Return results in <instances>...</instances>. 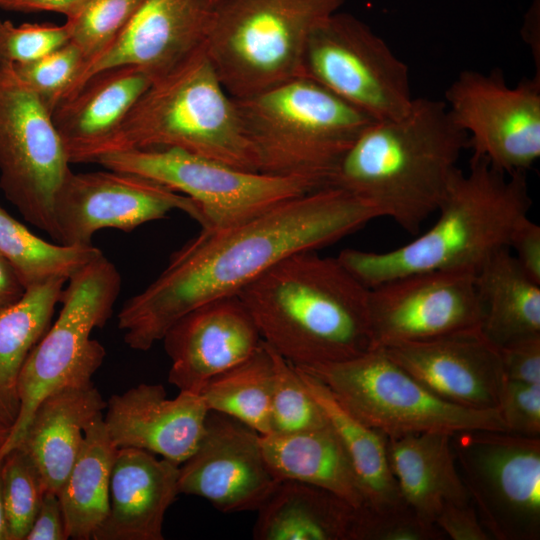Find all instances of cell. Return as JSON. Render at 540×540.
Wrapping results in <instances>:
<instances>
[{
  "mask_svg": "<svg viewBox=\"0 0 540 540\" xmlns=\"http://www.w3.org/2000/svg\"><path fill=\"white\" fill-rule=\"evenodd\" d=\"M260 442L267 464L279 481L322 488L357 509L366 505L348 456L329 423L303 432L260 435Z\"/></svg>",
  "mask_w": 540,
  "mask_h": 540,
  "instance_id": "cell-26",
  "label": "cell"
},
{
  "mask_svg": "<svg viewBox=\"0 0 540 540\" xmlns=\"http://www.w3.org/2000/svg\"><path fill=\"white\" fill-rule=\"evenodd\" d=\"M269 348L273 359L270 433H297L327 426L324 412L304 386L296 367Z\"/></svg>",
  "mask_w": 540,
  "mask_h": 540,
  "instance_id": "cell-34",
  "label": "cell"
},
{
  "mask_svg": "<svg viewBox=\"0 0 540 540\" xmlns=\"http://www.w3.org/2000/svg\"><path fill=\"white\" fill-rule=\"evenodd\" d=\"M272 381V354L262 340L253 355L214 376L200 394L210 411L233 417L266 435L271 432Z\"/></svg>",
  "mask_w": 540,
  "mask_h": 540,
  "instance_id": "cell-32",
  "label": "cell"
},
{
  "mask_svg": "<svg viewBox=\"0 0 540 540\" xmlns=\"http://www.w3.org/2000/svg\"><path fill=\"white\" fill-rule=\"evenodd\" d=\"M209 4L212 6L213 10L216 8L221 2L224 0H207Z\"/></svg>",
  "mask_w": 540,
  "mask_h": 540,
  "instance_id": "cell-50",
  "label": "cell"
},
{
  "mask_svg": "<svg viewBox=\"0 0 540 540\" xmlns=\"http://www.w3.org/2000/svg\"><path fill=\"white\" fill-rule=\"evenodd\" d=\"M280 481L264 457L260 434L228 415L208 412L196 450L179 465V494L223 513L258 510Z\"/></svg>",
  "mask_w": 540,
  "mask_h": 540,
  "instance_id": "cell-17",
  "label": "cell"
},
{
  "mask_svg": "<svg viewBox=\"0 0 540 540\" xmlns=\"http://www.w3.org/2000/svg\"><path fill=\"white\" fill-rule=\"evenodd\" d=\"M380 348L447 402L479 410L499 407L506 379L498 347L481 329Z\"/></svg>",
  "mask_w": 540,
  "mask_h": 540,
  "instance_id": "cell-20",
  "label": "cell"
},
{
  "mask_svg": "<svg viewBox=\"0 0 540 540\" xmlns=\"http://www.w3.org/2000/svg\"><path fill=\"white\" fill-rule=\"evenodd\" d=\"M106 169L133 173L191 198L202 230L243 223L274 206L322 186L310 179L242 170L177 148L133 149L98 157Z\"/></svg>",
  "mask_w": 540,
  "mask_h": 540,
  "instance_id": "cell-10",
  "label": "cell"
},
{
  "mask_svg": "<svg viewBox=\"0 0 540 540\" xmlns=\"http://www.w3.org/2000/svg\"><path fill=\"white\" fill-rule=\"evenodd\" d=\"M526 172L505 173L481 157L459 169L437 221L413 241L385 252L345 249L339 261L367 288L404 275L477 268L502 248L528 216Z\"/></svg>",
  "mask_w": 540,
  "mask_h": 540,
  "instance_id": "cell-4",
  "label": "cell"
},
{
  "mask_svg": "<svg viewBox=\"0 0 540 540\" xmlns=\"http://www.w3.org/2000/svg\"><path fill=\"white\" fill-rule=\"evenodd\" d=\"M104 424L118 448H137L178 465L198 447L209 412L201 394L180 391L170 399L163 385L141 383L106 402Z\"/></svg>",
  "mask_w": 540,
  "mask_h": 540,
  "instance_id": "cell-21",
  "label": "cell"
},
{
  "mask_svg": "<svg viewBox=\"0 0 540 540\" xmlns=\"http://www.w3.org/2000/svg\"><path fill=\"white\" fill-rule=\"evenodd\" d=\"M10 433V428L0 422V448L6 442Z\"/></svg>",
  "mask_w": 540,
  "mask_h": 540,
  "instance_id": "cell-49",
  "label": "cell"
},
{
  "mask_svg": "<svg viewBox=\"0 0 540 540\" xmlns=\"http://www.w3.org/2000/svg\"><path fill=\"white\" fill-rule=\"evenodd\" d=\"M83 0H0V9L12 12H55L71 16Z\"/></svg>",
  "mask_w": 540,
  "mask_h": 540,
  "instance_id": "cell-45",
  "label": "cell"
},
{
  "mask_svg": "<svg viewBox=\"0 0 540 540\" xmlns=\"http://www.w3.org/2000/svg\"><path fill=\"white\" fill-rule=\"evenodd\" d=\"M69 539L58 495L45 492L25 540Z\"/></svg>",
  "mask_w": 540,
  "mask_h": 540,
  "instance_id": "cell-44",
  "label": "cell"
},
{
  "mask_svg": "<svg viewBox=\"0 0 540 540\" xmlns=\"http://www.w3.org/2000/svg\"><path fill=\"white\" fill-rule=\"evenodd\" d=\"M142 0H83L66 18L70 42L82 52L84 64L99 54L129 22Z\"/></svg>",
  "mask_w": 540,
  "mask_h": 540,
  "instance_id": "cell-36",
  "label": "cell"
},
{
  "mask_svg": "<svg viewBox=\"0 0 540 540\" xmlns=\"http://www.w3.org/2000/svg\"><path fill=\"white\" fill-rule=\"evenodd\" d=\"M382 217L371 202L337 187L284 201L236 226L201 232L118 313L125 343L147 351L183 315L238 293L285 257L333 244Z\"/></svg>",
  "mask_w": 540,
  "mask_h": 540,
  "instance_id": "cell-1",
  "label": "cell"
},
{
  "mask_svg": "<svg viewBox=\"0 0 540 540\" xmlns=\"http://www.w3.org/2000/svg\"><path fill=\"white\" fill-rule=\"evenodd\" d=\"M63 288L58 318L26 358L18 379L20 409L0 448V461L21 439L36 407L58 390L92 384L106 355L91 338L110 319L121 288L116 266L103 254L74 275Z\"/></svg>",
  "mask_w": 540,
  "mask_h": 540,
  "instance_id": "cell-8",
  "label": "cell"
},
{
  "mask_svg": "<svg viewBox=\"0 0 540 540\" xmlns=\"http://www.w3.org/2000/svg\"><path fill=\"white\" fill-rule=\"evenodd\" d=\"M483 306L481 331L497 347L540 334V284L520 267L508 247L475 271Z\"/></svg>",
  "mask_w": 540,
  "mask_h": 540,
  "instance_id": "cell-28",
  "label": "cell"
},
{
  "mask_svg": "<svg viewBox=\"0 0 540 540\" xmlns=\"http://www.w3.org/2000/svg\"><path fill=\"white\" fill-rule=\"evenodd\" d=\"M498 409L508 432L540 437V384L506 380Z\"/></svg>",
  "mask_w": 540,
  "mask_h": 540,
  "instance_id": "cell-40",
  "label": "cell"
},
{
  "mask_svg": "<svg viewBox=\"0 0 540 540\" xmlns=\"http://www.w3.org/2000/svg\"><path fill=\"white\" fill-rule=\"evenodd\" d=\"M181 210L204 224L199 206L188 196L128 172L107 169L70 172L55 199L57 242L90 245L93 235L104 228L124 232L163 219Z\"/></svg>",
  "mask_w": 540,
  "mask_h": 540,
  "instance_id": "cell-16",
  "label": "cell"
},
{
  "mask_svg": "<svg viewBox=\"0 0 540 540\" xmlns=\"http://www.w3.org/2000/svg\"><path fill=\"white\" fill-rule=\"evenodd\" d=\"M298 368L324 383L360 421L388 437L475 429L508 432L498 408L472 409L441 399L380 347L345 361Z\"/></svg>",
  "mask_w": 540,
  "mask_h": 540,
  "instance_id": "cell-9",
  "label": "cell"
},
{
  "mask_svg": "<svg viewBox=\"0 0 540 540\" xmlns=\"http://www.w3.org/2000/svg\"><path fill=\"white\" fill-rule=\"evenodd\" d=\"M162 341L171 360L168 381L179 391L196 394L262 344L258 327L238 295L192 309L166 331Z\"/></svg>",
  "mask_w": 540,
  "mask_h": 540,
  "instance_id": "cell-19",
  "label": "cell"
},
{
  "mask_svg": "<svg viewBox=\"0 0 540 540\" xmlns=\"http://www.w3.org/2000/svg\"><path fill=\"white\" fill-rule=\"evenodd\" d=\"M152 148H177L259 172L235 99L224 88L205 45L155 79L82 163L111 152Z\"/></svg>",
  "mask_w": 540,
  "mask_h": 540,
  "instance_id": "cell-5",
  "label": "cell"
},
{
  "mask_svg": "<svg viewBox=\"0 0 540 540\" xmlns=\"http://www.w3.org/2000/svg\"><path fill=\"white\" fill-rule=\"evenodd\" d=\"M154 79L144 69L122 65L102 70L51 113L70 163L85 154L122 122Z\"/></svg>",
  "mask_w": 540,
  "mask_h": 540,
  "instance_id": "cell-23",
  "label": "cell"
},
{
  "mask_svg": "<svg viewBox=\"0 0 540 540\" xmlns=\"http://www.w3.org/2000/svg\"><path fill=\"white\" fill-rule=\"evenodd\" d=\"M69 164L50 111L12 64H0V188L27 222L55 241V199Z\"/></svg>",
  "mask_w": 540,
  "mask_h": 540,
  "instance_id": "cell-11",
  "label": "cell"
},
{
  "mask_svg": "<svg viewBox=\"0 0 540 540\" xmlns=\"http://www.w3.org/2000/svg\"><path fill=\"white\" fill-rule=\"evenodd\" d=\"M462 480L492 539H540V437L475 429L451 434Z\"/></svg>",
  "mask_w": 540,
  "mask_h": 540,
  "instance_id": "cell-12",
  "label": "cell"
},
{
  "mask_svg": "<svg viewBox=\"0 0 540 540\" xmlns=\"http://www.w3.org/2000/svg\"><path fill=\"white\" fill-rule=\"evenodd\" d=\"M25 292L9 262L0 254V307L19 300Z\"/></svg>",
  "mask_w": 540,
  "mask_h": 540,
  "instance_id": "cell-46",
  "label": "cell"
},
{
  "mask_svg": "<svg viewBox=\"0 0 540 540\" xmlns=\"http://www.w3.org/2000/svg\"><path fill=\"white\" fill-rule=\"evenodd\" d=\"M296 369L344 448L364 494L365 506L385 511L406 504L389 465L385 435L355 417L316 377Z\"/></svg>",
  "mask_w": 540,
  "mask_h": 540,
  "instance_id": "cell-29",
  "label": "cell"
},
{
  "mask_svg": "<svg viewBox=\"0 0 540 540\" xmlns=\"http://www.w3.org/2000/svg\"><path fill=\"white\" fill-rule=\"evenodd\" d=\"M118 449L100 414L85 429L79 453L57 494L69 539H93L104 522Z\"/></svg>",
  "mask_w": 540,
  "mask_h": 540,
  "instance_id": "cell-30",
  "label": "cell"
},
{
  "mask_svg": "<svg viewBox=\"0 0 540 540\" xmlns=\"http://www.w3.org/2000/svg\"><path fill=\"white\" fill-rule=\"evenodd\" d=\"M302 76L377 121L402 117L414 100L408 66L365 22L340 11L311 33Z\"/></svg>",
  "mask_w": 540,
  "mask_h": 540,
  "instance_id": "cell-13",
  "label": "cell"
},
{
  "mask_svg": "<svg viewBox=\"0 0 540 540\" xmlns=\"http://www.w3.org/2000/svg\"><path fill=\"white\" fill-rule=\"evenodd\" d=\"M435 524L453 540H491L481 523L472 501L447 502L438 513Z\"/></svg>",
  "mask_w": 540,
  "mask_h": 540,
  "instance_id": "cell-42",
  "label": "cell"
},
{
  "mask_svg": "<svg viewBox=\"0 0 540 540\" xmlns=\"http://www.w3.org/2000/svg\"><path fill=\"white\" fill-rule=\"evenodd\" d=\"M509 249L523 271L536 283L540 284V227L528 216L521 219L515 226L510 240Z\"/></svg>",
  "mask_w": 540,
  "mask_h": 540,
  "instance_id": "cell-43",
  "label": "cell"
},
{
  "mask_svg": "<svg viewBox=\"0 0 540 540\" xmlns=\"http://www.w3.org/2000/svg\"><path fill=\"white\" fill-rule=\"evenodd\" d=\"M70 42L65 23H25L0 19V64L29 62Z\"/></svg>",
  "mask_w": 540,
  "mask_h": 540,
  "instance_id": "cell-39",
  "label": "cell"
},
{
  "mask_svg": "<svg viewBox=\"0 0 540 540\" xmlns=\"http://www.w3.org/2000/svg\"><path fill=\"white\" fill-rule=\"evenodd\" d=\"M345 0H224L205 43L226 91L243 98L302 76L314 29Z\"/></svg>",
  "mask_w": 540,
  "mask_h": 540,
  "instance_id": "cell-7",
  "label": "cell"
},
{
  "mask_svg": "<svg viewBox=\"0 0 540 540\" xmlns=\"http://www.w3.org/2000/svg\"><path fill=\"white\" fill-rule=\"evenodd\" d=\"M64 278L25 289L14 303L0 307V422L10 429L17 420L18 379L31 350L51 325Z\"/></svg>",
  "mask_w": 540,
  "mask_h": 540,
  "instance_id": "cell-31",
  "label": "cell"
},
{
  "mask_svg": "<svg viewBox=\"0 0 540 540\" xmlns=\"http://www.w3.org/2000/svg\"><path fill=\"white\" fill-rule=\"evenodd\" d=\"M1 469V461H0ZM0 540H9L6 516L3 506L2 493H1V474H0Z\"/></svg>",
  "mask_w": 540,
  "mask_h": 540,
  "instance_id": "cell-48",
  "label": "cell"
},
{
  "mask_svg": "<svg viewBox=\"0 0 540 540\" xmlns=\"http://www.w3.org/2000/svg\"><path fill=\"white\" fill-rule=\"evenodd\" d=\"M468 148L443 100L414 98L406 114L372 121L343 154L326 186L375 205L410 234L442 204Z\"/></svg>",
  "mask_w": 540,
  "mask_h": 540,
  "instance_id": "cell-3",
  "label": "cell"
},
{
  "mask_svg": "<svg viewBox=\"0 0 540 540\" xmlns=\"http://www.w3.org/2000/svg\"><path fill=\"white\" fill-rule=\"evenodd\" d=\"M0 254L14 269L25 289L52 278H69L102 255L90 245L50 243L32 233L0 205Z\"/></svg>",
  "mask_w": 540,
  "mask_h": 540,
  "instance_id": "cell-33",
  "label": "cell"
},
{
  "mask_svg": "<svg viewBox=\"0 0 540 540\" xmlns=\"http://www.w3.org/2000/svg\"><path fill=\"white\" fill-rule=\"evenodd\" d=\"M357 508L322 488L283 480L260 506L256 540H350Z\"/></svg>",
  "mask_w": 540,
  "mask_h": 540,
  "instance_id": "cell-27",
  "label": "cell"
},
{
  "mask_svg": "<svg viewBox=\"0 0 540 540\" xmlns=\"http://www.w3.org/2000/svg\"><path fill=\"white\" fill-rule=\"evenodd\" d=\"M368 302L374 347L481 329L484 316L469 269L394 278L369 288Z\"/></svg>",
  "mask_w": 540,
  "mask_h": 540,
  "instance_id": "cell-15",
  "label": "cell"
},
{
  "mask_svg": "<svg viewBox=\"0 0 540 540\" xmlns=\"http://www.w3.org/2000/svg\"><path fill=\"white\" fill-rule=\"evenodd\" d=\"M445 536L437 525L422 521L404 504L385 511L358 508L350 540H442Z\"/></svg>",
  "mask_w": 540,
  "mask_h": 540,
  "instance_id": "cell-38",
  "label": "cell"
},
{
  "mask_svg": "<svg viewBox=\"0 0 540 540\" xmlns=\"http://www.w3.org/2000/svg\"><path fill=\"white\" fill-rule=\"evenodd\" d=\"M213 8L207 0H142L120 33L87 61L63 99L72 97L96 73L132 65L155 80L205 45Z\"/></svg>",
  "mask_w": 540,
  "mask_h": 540,
  "instance_id": "cell-18",
  "label": "cell"
},
{
  "mask_svg": "<svg viewBox=\"0 0 540 540\" xmlns=\"http://www.w3.org/2000/svg\"><path fill=\"white\" fill-rule=\"evenodd\" d=\"M84 62L79 48L68 42L40 58L12 66L52 113L74 83Z\"/></svg>",
  "mask_w": 540,
  "mask_h": 540,
  "instance_id": "cell-37",
  "label": "cell"
},
{
  "mask_svg": "<svg viewBox=\"0 0 540 540\" xmlns=\"http://www.w3.org/2000/svg\"><path fill=\"white\" fill-rule=\"evenodd\" d=\"M238 296L263 342L296 367L345 361L374 347L369 288L337 257L294 253Z\"/></svg>",
  "mask_w": 540,
  "mask_h": 540,
  "instance_id": "cell-2",
  "label": "cell"
},
{
  "mask_svg": "<svg viewBox=\"0 0 540 540\" xmlns=\"http://www.w3.org/2000/svg\"><path fill=\"white\" fill-rule=\"evenodd\" d=\"M0 474L9 540H25L45 493L41 474L19 447L2 458Z\"/></svg>",
  "mask_w": 540,
  "mask_h": 540,
  "instance_id": "cell-35",
  "label": "cell"
},
{
  "mask_svg": "<svg viewBox=\"0 0 540 540\" xmlns=\"http://www.w3.org/2000/svg\"><path fill=\"white\" fill-rule=\"evenodd\" d=\"M385 437L389 465L402 499L422 521L436 525L445 503L471 501L456 464L451 434Z\"/></svg>",
  "mask_w": 540,
  "mask_h": 540,
  "instance_id": "cell-25",
  "label": "cell"
},
{
  "mask_svg": "<svg viewBox=\"0 0 540 540\" xmlns=\"http://www.w3.org/2000/svg\"><path fill=\"white\" fill-rule=\"evenodd\" d=\"M506 380L540 384V334L498 347Z\"/></svg>",
  "mask_w": 540,
  "mask_h": 540,
  "instance_id": "cell-41",
  "label": "cell"
},
{
  "mask_svg": "<svg viewBox=\"0 0 540 540\" xmlns=\"http://www.w3.org/2000/svg\"><path fill=\"white\" fill-rule=\"evenodd\" d=\"M539 21V1L533 2L532 6L530 7L527 18L525 20V26L524 28L527 30L526 34H524V37L527 39V43L531 48V51L533 53V57L535 59V62L537 60V72H539V43L536 41V22Z\"/></svg>",
  "mask_w": 540,
  "mask_h": 540,
  "instance_id": "cell-47",
  "label": "cell"
},
{
  "mask_svg": "<svg viewBox=\"0 0 540 540\" xmlns=\"http://www.w3.org/2000/svg\"><path fill=\"white\" fill-rule=\"evenodd\" d=\"M447 110L473 157L511 174L540 157V77L509 86L500 70H463L445 91Z\"/></svg>",
  "mask_w": 540,
  "mask_h": 540,
  "instance_id": "cell-14",
  "label": "cell"
},
{
  "mask_svg": "<svg viewBox=\"0 0 540 540\" xmlns=\"http://www.w3.org/2000/svg\"><path fill=\"white\" fill-rule=\"evenodd\" d=\"M234 99L258 171L303 177L322 187L358 135L375 121L305 76Z\"/></svg>",
  "mask_w": 540,
  "mask_h": 540,
  "instance_id": "cell-6",
  "label": "cell"
},
{
  "mask_svg": "<svg viewBox=\"0 0 540 540\" xmlns=\"http://www.w3.org/2000/svg\"><path fill=\"white\" fill-rule=\"evenodd\" d=\"M179 465L137 448H119L108 514L93 540H163L166 511L178 492Z\"/></svg>",
  "mask_w": 540,
  "mask_h": 540,
  "instance_id": "cell-22",
  "label": "cell"
},
{
  "mask_svg": "<svg viewBox=\"0 0 540 540\" xmlns=\"http://www.w3.org/2000/svg\"><path fill=\"white\" fill-rule=\"evenodd\" d=\"M105 408L106 401L93 383L58 390L38 404L15 447L33 461L45 492L58 494L79 453L85 429Z\"/></svg>",
  "mask_w": 540,
  "mask_h": 540,
  "instance_id": "cell-24",
  "label": "cell"
}]
</instances>
